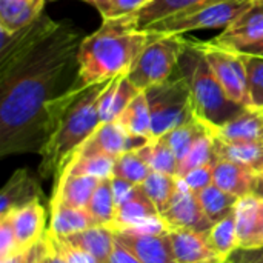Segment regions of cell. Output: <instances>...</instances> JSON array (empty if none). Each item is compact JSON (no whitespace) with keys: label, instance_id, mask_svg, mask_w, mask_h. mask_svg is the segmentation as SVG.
Here are the masks:
<instances>
[{"label":"cell","instance_id":"6da1fadb","mask_svg":"<svg viewBox=\"0 0 263 263\" xmlns=\"http://www.w3.org/2000/svg\"><path fill=\"white\" fill-rule=\"evenodd\" d=\"M83 32L69 20L28 49L0 59V156L40 153L51 134V108L80 85Z\"/></svg>","mask_w":263,"mask_h":263},{"label":"cell","instance_id":"7a4b0ae2","mask_svg":"<svg viewBox=\"0 0 263 263\" xmlns=\"http://www.w3.org/2000/svg\"><path fill=\"white\" fill-rule=\"evenodd\" d=\"M108 82L77 85L51 108V134L42 151L39 174L57 177L66 162L100 125L99 100Z\"/></svg>","mask_w":263,"mask_h":263},{"label":"cell","instance_id":"3957f363","mask_svg":"<svg viewBox=\"0 0 263 263\" xmlns=\"http://www.w3.org/2000/svg\"><path fill=\"white\" fill-rule=\"evenodd\" d=\"M151 34L136 28L133 14L105 18L79 48V79L82 85L108 82L126 74Z\"/></svg>","mask_w":263,"mask_h":263},{"label":"cell","instance_id":"277c9868","mask_svg":"<svg viewBox=\"0 0 263 263\" xmlns=\"http://www.w3.org/2000/svg\"><path fill=\"white\" fill-rule=\"evenodd\" d=\"M177 69L188 80L196 117L206 126H220L247 108L230 100L208 65L200 42L188 40Z\"/></svg>","mask_w":263,"mask_h":263},{"label":"cell","instance_id":"5b68a950","mask_svg":"<svg viewBox=\"0 0 263 263\" xmlns=\"http://www.w3.org/2000/svg\"><path fill=\"white\" fill-rule=\"evenodd\" d=\"M136 62L126 72L128 80L139 89L146 91L166 82L177 69L180 55L188 40L177 34H153Z\"/></svg>","mask_w":263,"mask_h":263},{"label":"cell","instance_id":"8992f818","mask_svg":"<svg viewBox=\"0 0 263 263\" xmlns=\"http://www.w3.org/2000/svg\"><path fill=\"white\" fill-rule=\"evenodd\" d=\"M145 92L151 108L153 139L162 137L196 117L190 85L180 71Z\"/></svg>","mask_w":263,"mask_h":263},{"label":"cell","instance_id":"52a82bcc","mask_svg":"<svg viewBox=\"0 0 263 263\" xmlns=\"http://www.w3.org/2000/svg\"><path fill=\"white\" fill-rule=\"evenodd\" d=\"M251 2L253 0H208L191 9L162 18L143 31L153 34L183 35L199 29H225L251 5Z\"/></svg>","mask_w":263,"mask_h":263},{"label":"cell","instance_id":"ba28073f","mask_svg":"<svg viewBox=\"0 0 263 263\" xmlns=\"http://www.w3.org/2000/svg\"><path fill=\"white\" fill-rule=\"evenodd\" d=\"M200 43L208 65L211 66L230 100L240 106H251L247 68L242 52L217 46L213 42Z\"/></svg>","mask_w":263,"mask_h":263},{"label":"cell","instance_id":"9c48e42d","mask_svg":"<svg viewBox=\"0 0 263 263\" xmlns=\"http://www.w3.org/2000/svg\"><path fill=\"white\" fill-rule=\"evenodd\" d=\"M160 216L170 230H194L208 233L214 225L206 217L197 193L191 191L182 179H179V188L173 202Z\"/></svg>","mask_w":263,"mask_h":263},{"label":"cell","instance_id":"30bf717a","mask_svg":"<svg viewBox=\"0 0 263 263\" xmlns=\"http://www.w3.org/2000/svg\"><path fill=\"white\" fill-rule=\"evenodd\" d=\"M146 140L133 137L116 120L100 123L97 129L86 139V142L76 151L74 156H108L117 159L119 156L142 146Z\"/></svg>","mask_w":263,"mask_h":263},{"label":"cell","instance_id":"8fae6325","mask_svg":"<svg viewBox=\"0 0 263 263\" xmlns=\"http://www.w3.org/2000/svg\"><path fill=\"white\" fill-rule=\"evenodd\" d=\"M260 40H263V0H253L251 5L211 42L222 48L242 51Z\"/></svg>","mask_w":263,"mask_h":263},{"label":"cell","instance_id":"7c38bea8","mask_svg":"<svg viewBox=\"0 0 263 263\" xmlns=\"http://www.w3.org/2000/svg\"><path fill=\"white\" fill-rule=\"evenodd\" d=\"M43 197L37 177L26 168L12 173L0 193V217Z\"/></svg>","mask_w":263,"mask_h":263},{"label":"cell","instance_id":"4fadbf2b","mask_svg":"<svg viewBox=\"0 0 263 263\" xmlns=\"http://www.w3.org/2000/svg\"><path fill=\"white\" fill-rule=\"evenodd\" d=\"M176 263H223L208 242L206 233L194 230H170Z\"/></svg>","mask_w":263,"mask_h":263},{"label":"cell","instance_id":"5bb4252c","mask_svg":"<svg viewBox=\"0 0 263 263\" xmlns=\"http://www.w3.org/2000/svg\"><path fill=\"white\" fill-rule=\"evenodd\" d=\"M210 133L222 142H260L263 140V109L243 108L237 116L220 126H208Z\"/></svg>","mask_w":263,"mask_h":263},{"label":"cell","instance_id":"9a60e30c","mask_svg":"<svg viewBox=\"0 0 263 263\" xmlns=\"http://www.w3.org/2000/svg\"><path fill=\"white\" fill-rule=\"evenodd\" d=\"M119 243L126 247L142 263H176L171 242L166 234L114 233Z\"/></svg>","mask_w":263,"mask_h":263},{"label":"cell","instance_id":"2e32d148","mask_svg":"<svg viewBox=\"0 0 263 263\" xmlns=\"http://www.w3.org/2000/svg\"><path fill=\"white\" fill-rule=\"evenodd\" d=\"M236 213L239 248H257L263 245V199L257 196L240 197Z\"/></svg>","mask_w":263,"mask_h":263},{"label":"cell","instance_id":"e0dca14e","mask_svg":"<svg viewBox=\"0 0 263 263\" xmlns=\"http://www.w3.org/2000/svg\"><path fill=\"white\" fill-rule=\"evenodd\" d=\"M14 233L22 251H28L40 239L45 237L46 228V211L40 202H32L23 208H18L9 214Z\"/></svg>","mask_w":263,"mask_h":263},{"label":"cell","instance_id":"ac0fdd59","mask_svg":"<svg viewBox=\"0 0 263 263\" xmlns=\"http://www.w3.org/2000/svg\"><path fill=\"white\" fill-rule=\"evenodd\" d=\"M54 180V194L49 203H60L80 210L88 208L89 200L100 182L96 177L72 174H60Z\"/></svg>","mask_w":263,"mask_h":263},{"label":"cell","instance_id":"d6986e66","mask_svg":"<svg viewBox=\"0 0 263 263\" xmlns=\"http://www.w3.org/2000/svg\"><path fill=\"white\" fill-rule=\"evenodd\" d=\"M259 176L254 170L231 160L219 159L214 163V185L239 199L254 193Z\"/></svg>","mask_w":263,"mask_h":263},{"label":"cell","instance_id":"ffe728a7","mask_svg":"<svg viewBox=\"0 0 263 263\" xmlns=\"http://www.w3.org/2000/svg\"><path fill=\"white\" fill-rule=\"evenodd\" d=\"M159 210L153 203V200L146 196L140 185H134L129 193L117 202V216L116 222L108 228L112 233L120 231L125 227L137 223L140 220L159 216Z\"/></svg>","mask_w":263,"mask_h":263},{"label":"cell","instance_id":"44dd1931","mask_svg":"<svg viewBox=\"0 0 263 263\" xmlns=\"http://www.w3.org/2000/svg\"><path fill=\"white\" fill-rule=\"evenodd\" d=\"M57 237H60L65 243L92 256L99 263H108V259L116 243L114 233L106 227H99V225L69 236H57Z\"/></svg>","mask_w":263,"mask_h":263},{"label":"cell","instance_id":"7402d4cb","mask_svg":"<svg viewBox=\"0 0 263 263\" xmlns=\"http://www.w3.org/2000/svg\"><path fill=\"white\" fill-rule=\"evenodd\" d=\"M139 92L140 91L128 80L126 74L111 79L99 100L100 123L114 122Z\"/></svg>","mask_w":263,"mask_h":263},{"label":"cell","instance_id":"603a6c76","mask_svg":"<svg viewBox=\"0 0 263 263\" xmlns=\"http://www.w3.org/2000/svg\"><path fill=\"white\" fill-rule=\"evenodd\" d=\"M116 122L133 137L151 140L153 139V119L151 108L145 91H140L131 103L120 112Z\"/></svg>","mask_w":263,"mask_h":263},{"label":"cell","instance_id":"cb8c5ba5","mask_svg":"<svg viewBox=\"0 0 263 263\" xmlns=\"http://www.w3.org/2000/svg\"><path fill=\"white\" fill-rule=\"evenodd\" d=\"M49 228L48 231L54 236H69L91 227H96L88 210L71 208L60 203H49Z\"/></svg>","mask_w":263,"mask_h":263},{"label":"cell","instance_id":"d4e9b609","mask_svg":"<svg viewBox=\"0 0 263 263\" xmlns=\"http://www.w3.org/2000/svg\"><path fill=\"white\" fill-rule=\"evenodd\" d=\"M46 0H0V29L15 31L43 14Z\"/></svg>","mask_w":263,"mask_h":263},{"label":"cell","instance_id":"484cf974","mask_svg":"<svg viewBox=\"0 0 263 263\" xmlns=\"http://www.w3.org/2000/svg\"><path fill=\"white\" fill-rule=\"evenodd\" d=\"M214 145H216V153L219 159L245 165L259 174L263 173V140L227 143L214 137Z\"/></svg>","mask_w":263,"mask_h":263},{"label":"cell","instance_id":"4316f807","mask_svg":"<svg viewBox=\"0 0 263 263\" xmlns=\"http://www.w3.org/2000/svg\"><path fill=\"white\" fill-rule=\"evenodd\" d=\"M203 2H208V0H149L140 11L133 14V18H134L136 28L143 31L149 25L162 18L191 9Z\"/></svg>","mask_w":263,"mask_h":263},{"label":"cell","instance_id":"83f0119b","mask_svg":"<svg viewBox=\"0 0 263 263\" xmlns=\"http://www.w3.org/2000/svg\"><path fill=\"white\" fill-rule=\"evenodd\" d=\"M137 151L145 159V162L151 166L153 171L177 177L179 159L163 137L146 140L142 146L137 148Z\"/></svg>","mask_w":263,"mask_h":263},{"label":"cell","instance_id":"f1b7e54d","mask_svg":"<svg viewBox=\"0 0 263 263\" xmlns=\"http://www.w3.org/2000/svg\"><path fill=\"white\" fill-rule=\"evenodd\" d=\"M86 210L91 214L96 225L99 227L109 228L116 222L117 202H116L114 188H112V177L103 179L99 182Z\"/></svg>","mask_w":263,"mask_h":263},{"label":"cell","instance_id":"f546056e","mask_svg":"<svg viewBox=\"0 0 263 263\" xmlns=\"http://www.w3.org/2000/svg\"><path fill=\"white\" fill-rule=\"evenodd\" d=\"M114 163L116 159L108 156H86V157L72 156L66 162L63 170L59 173V176L72 174V176H89L99 180L111 179L114 177Z\"/></svg>","mask_w":263,"mask_h":263},{"label":"cell","instance_id":"4dcf8cb0","mask_svg":"<svg viewBox=\"0 0 263 263\" xmlns=\"http://www.w3.org/2000/svg\"><path fill=\"white\" fill-rule=\"evenodd\" d=\"M197 196H199L200 205H202L206 217L213 223H217L219 220H222L227 216H230L231 213H234L237 202H239V197L223 191L222 188H219L214 183L210 185L208 188L202 190L200 193H197Z\"/></svg>","mask_w":263,"mask_h":263},{"label":"cell","instance_id":"1f68e13d","mask_svg":"<svg viewBox=\"0 0 263 263\" xmlns=\"http://www.w3.org/2000/svg\"><path fill=\"white\" fill-rule=\"evenodd\" d=\"M140 186L146 193V196L153 200V203L156 205L159 213L162 214L170 206V203L173 202V199L177 193L179 177L151 171L149 176L145 179V182Z\"/></svg>","mask_w":263,"mask_h":263},{"label":"cell","instance_id":"d6a6232c","mask_svg":"<svg viewBox=\"0 0 263 263\" xmlns=\"http://www.w3.org/2000/svg\"><path fill=\"white\" fill-rule=\"evenodd\" d=\"M206 237L216 254L225 262L239 248L236 213H231L225 219L214 223L213 228L206 233Z\"/></svg>","mask_w":263,"mask_h":263},{"label":"cell","instance_id":"836d02e7","mask_svg":"<svg viewBox=\"0 0 263 263\" xmlns=\"http://www.w3.org/2000/svg\"><path fill=\"white\" fill-rule=\"evenodd\" d=\"M208 126L199 119V117H194L193 120L171 129L170 133H166L165 136H162L168 145L173 148L174 154L177 156L179 159V163L182 162V159L188 154V151L191 149V146L196 143V140L203 134L206 133Z\"/></svg>","mask_w":263,"mask_h":263},{"label":"cell","instance_id":"e575fe53","mask_svg":"<svg viewBox=\"0 0 263 263\" xmlns=\"http://www.w3.org/2000/svg\"><path fill=\"white\" fill-rule=\"evenodd\" d=\"M217 160H219V157H217V153H216L214 137L210 133V129H206V133H203L196 140V143L191 146L188 154L179 163L177 177H183L188 171H191L194 168H199V166H203V165H213Z\"/></svg>","mask_w":263,"mask_h":263},{"label":"cell","instance_id":"d590c367","mask_svg":"<svg viewBox=\"0 0 263 263\" xmlns=\"http://www.w3.org/2000/svg\"><path fill=\"white\" fill-rule=\"evenodd\" d=\"M151 171V166L139 154L137 148L119 156L114 163V177L122 179L131 185H142Z\"/></svg>","mask_w":263,"mask_h":263},{"label":"cell","instance_id":"8d00e7d4","mask_svg":"<svg viewBox=\"0 0 263 263\" xmlns=\"http://www.w3.org/2000/svg\"><path fill=\"white\" fill-rule=\"evenodd\" d=\"M242 55L247 68L251 106L263 109V55H253L245 52H242Z\"/></svg>","mask_w":263,"mask_h":263},{"label":"cell","instance_id":"74e56055","mask_svg":"<svg viewBox=\"0 0 263 263\" xmlns=\"http://www.w3.org/2000/svg\"><path fill=\"white\" fill-rule=\"evenodd\" d=\"M94 6L105 18H117L140 11L149 0H83Z\"/></svg>","mask_w":263,"mask_h":263},{"label":"cell","instance_id":"f35d334b","mask_svg":"<svg viewBox=\"0 0 263 263\" xmlns=\"http://www.w3.org/2000/svg\"><path fill=\"white\" fill-rule=\"evenodd\" d=\"M183 180V183L194 193H200L202 190L208 188L214 183V163L213 165H203L199 168H194L188 171L183 177H179Z\"/></svg>","mask_w":263,"mask_h":263},{"label":"cell","instance_id":"ab89813d","mask_svg":"<svg viewBox=\"0 0 263 263\" xmlns=\"http://www.w3.org/2000/svg\"><path fill=\"white\" fill-rule=\"evenodd\" d=\"M20 251L22 250L18 247L9 216H2L0 217V260L8 259Z\"/></svg>","mask_w":263,"mask_h":263},{"label":"cell","instance_id":"60d3db41","mask_svg":"<svg viewBox=\"0 0 263 263\" xmlns=\"http://www.w3.org/2000/svg\"><path fill=\"white\" fill-rule=\"evenodd\" d=\"M46 234H48L49 243L54 248V251L57 254H60L66 263H99L92 256H89V254H86V253H83V251H80V250H77V248H74V247H71L68 243H65L60 237L51 234L49 231H46Z\"/></svg>","mask_w":263,"mask_h":263},{"label":"cell","instance_id":"b9f144b4","mask_svg":"<svg viewBox=\"0 0 263 263\" xmlns=\"http://www.w3.org/2000/svg\"><path fill=\"white\" fill-rule=\"evenodd\" d=\"M227 263H263V245L257 248H237Z\"/></svg>","mask_w":263,"mask_h":263},{"label":"cell","instance_id":"7bdbcfd3","mask_svg":"<svg viewBox=\"0 0 263 263\" xmlns=\"http://www.w3.org/2000/svg\"><path fill=\"white\" fill-rule=\"evenodd\" d=\"M48 253H49V240H48V236L45 234L43 239H40L35 245H32L28 250L25 263H43Z\"/></svg>","mask_w":263,"mask_h":263},{"label":"cell","instance_id":"ee69618b","mask_svg":"<svg viewBox=\"0 0 263 263\" xmlns=\"http://www.w3.org/2000/svg\"><path fill=\"white\" fill-rule=\"evenodd\" d=\"M116 239V237H114ZM108 263H142L126 247H123L122 243H119L116 240L112 253L108 259Z\"/></svg>","mask_w":263,"mask_h":263},{"label":"cell","instance_id":"f6af8a7d","mask_svg":"<svg viewBox=\"0 0 263 263\" xmlns=\"http://www.w3.org/2000/svg\"><path fill=\"white\" fill-rule=\"evenodd\" d=\"M239 52H245V54H253V55H263V40L251 45V46H247L245 49L239 51Z\"/></svg>","mask_w":263,"mask_h":263},{"label":"cell","instance_id":"bcb514c9","mask_svg":"<svg viewBox=\"0 0 263 263\" xmlns=\"http://www.w3.org/2000/svg\"><path fill=\"white\" fill-rule=\"evenodd\" d=\"M26 253L28 251H20V253H17V254L11 256L8 259L0 260V263H25V260H26Z\"/></svg>","mask_w":263,"mask_h":263},{"label":"cell","instance_id":"7dc6e473","mask_svg":"<svg viewBox=\"0 0 263 263\" xmlns=\"http://www.w3.org/2000/svg\"><path fill=\"white\" fill-rule=\"evenodd\" d=\"M48 236V234H46ZM49 247H51V243H49ZM49 260L51 263H66L65 262V259L60 256V254H57L55 251H54V248L51 247V251H49Z\"/></svg>","mask_w":263,"mask_h":263},{"label":"cell","instance_id":"c3c4849f","mask_svg":"<svg viewBox=\"0 0 263 263\" xmlns=\"http://www.w3.org/2000/svg\"><path fill=\"white\" fill-rule=\"evenodd\" d=\"M49 240V239H48ZM49 251H51V247H49ZM43 263H51V260H49V253H48V256L45 257V260H43Z\"/></svg>","mask_w":263,"mask_h":263},{"label":"cell","instance_id":"681fc988","mask_svg":"<svg viewBox=\"0 0 263 263\" xmlns=\"http://www.w3.org/2000/svg\"><path fill=\"white\" fill-rule=\"evenodd\" d=\"M262 176H263V173H262Z\"/></svg>","mask_w":263,"mask_h":263},{"label":"cell","instance_id":"f907efd6","mask_svg":"<svg viewBox=\"0 0 263 263\" xmlns=\"http://www.w3.org/2000/svg\"><path fill=\"white\" fill-rule=\"evenodd\" d=\"M223 263H227V262H223Z\"/></svg>","mask_w":263,"mask_h":263}]
</instances>
